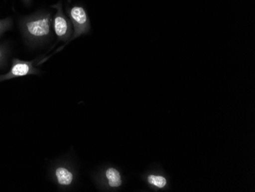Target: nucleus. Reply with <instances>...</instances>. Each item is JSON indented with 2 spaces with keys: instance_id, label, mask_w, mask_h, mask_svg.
<instances>
[{
  "instance_id": "nucleus-1",
  "label": "nucleus",
  "mask_w": 255,
  "mask_h": 192,
  "mask_svg": "<svg viewBox=\"0 0 255 192\" xmlns=\"http://www.w3.org/2000/svg\"><path fill=\"white\" fill-rule=\"evenodd\" d=\"M28 32L33 36L42 37L50 32V21L48 18L34 20L27 23Z\"/></svg>"
},
{
  "instance_id": "nucleus-5",
  "label": "nucleus",
  "mask_w": 255,
  "mask_h": 192,
  "mask_svg": "<svg viewBox=\"0 0 255 192\" xmlns=\"http://www.w3.org/2000/svg\"><path fill=\"white\" fill-rule=\"evenodd\" d=\"M54 30L57 36L62 37L67 31V23L64 18L61 16L56 17L54 21Z\"/></svg>"
},
{
  "instance_id": "nucleus-4",
  "label": "nucleus",
  "mask_w": 255,
  "mask_h": 192,
  "mask_svg": "<svg viewBox=\"0 0 255 192\" xmlns=\"http://www.w3.org/2000/svg\"><path fill=\"white\" fill-rule=\"evenodd\" d=\"M106 176L108 179L109 185L110 187L117 188L120 187L122 185V179L120 173L118 170L114 168H110L106 172Z\"/></svg>"
},
{
  "instance_id": "nucleus-9",
  "label": "nucleus",
  "mask_w": 255,
  "mask_h": 192,
  "mask_svg": "<svg viewBox=\"0 0 255 192\" xmlns=\"http://www.w3.org/2000/svg\"></svg>"
},
{
  "instance_id": "nucleus-2",
  "label": "nucleus",
  "mask_w": 255,
  "mask_h": 192,
  "mask_svg": "<svg viewBox=\"0 0 255 192\" xmlns=\"http://www.w3.org/2000/svg\"><path fill=\"white\" fill-rule=\"evenodd\" d=\"M71 15L72 19L75 21L78 26H80L82 29L87 28L88 25V16L84 8L81 6L74 7L71 9Z\"/></svg>"
},
{
  "instance_id": "nucleus-3",
  "label": "nucleus",
  "mask_w": 255,
  "mask_h": 192,
  "mask_svg": "<svg viewBox=\"0 0 255 192\" xmlns=\"http://www.w3.org/2000/svg\"><path fill=\"white\" fill-rule=\"evenodd\" d=\"M57 182L61 186H69L73 182V174L65 168L59 167L56 169Z\"/></svg>"
},
{
  "instance_id": "nucleus-6",
  "label": "nucleus",
  "mask_w": 255,
  "mask_h": 192,
  "mask_svg": "<svg viewBox=\"0 0 255 192\" xmlns=\"http://www.w3.org/2000/svg\"><path fill=\"white\" fill-rule=\"evenodd\" d=\"M29 65L26 63H16L11 68V74L15 77L25 76L29 72Z\"/></svg>"
},
{
  "instance_id": "nucleus-7",
  "label": "nucleus",
  "mask_w": 255,
  "mask_h": 192,
  "mask_svg": "<svg viewBox=\"0 0 255 192\" xmlns=\"http://www.w3.org/2000/svg\"><path fill=\"white\" fill-rule=\"evenodd\" d=\"M147 182L150 185L156 186L159 189H163L167 185V180L165 178L160 176H154V175H150L147 177Z\"/></svg>"
},
{
  "instance_id": "nucleus-8",
  "label": "nucleus",
  "mask_w": 255,
  "mask_h": 192,
  "mask_svg": "<svg viewBox=\"0 0 255 192\" xmlns=\"http://www.w3.org/2000/svg\"><path fill=\"white\" fill-rule=\"evenodd\" d=\"M0 58H1V52H0Z\"/></svg>"
}]
</instances>
